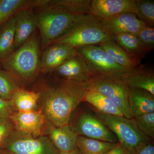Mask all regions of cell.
Wrapping results in <instances>:
<instances>
[{"label":"cell","mask_w":154,"mask_h":154,"mask_svg":"<svg viewBox=\"0 0 154 154\" xmlns=\"http://www.w3.org/2000/svg\"><path fill=\"white\" fill-rule=\"evenodd\" d=\"M10 119L17 131L34 137L48 135L53 125L48 122L41 110L15 111Z\"/></svg>","instance_id":"10"},{"label":"cell","mask_w":154,"mask_h":154,"mask_svg":"<svg viewBox=\"0 0 154 154\" xmlns=\"http://www.w3.org/2000/svg\"><path fill=\"white\" fill-rule=\"evenodd\" d=\"M88 91L86 82H73L57 77L54 82L37 91L40 94L39 109L54 126L66 125Z\"/></svg>","instance_id":"1"},{"label":"cell","mask_w":154,"mask_h":154,"mask_svg":"<svg viewBox=\"0 0 154 154\" xmlns=\"http://www.w3.org/2000/svg\"><path fill=\"white\" fill-rule=\"evenodd\" d=\"M52 72L60 79L78 82H87L91 75L85 61L78 53Z\"/></svg>","instance_id":"14"},{"label":"cell","mask_w":154,"mask_h":154,"mask_svg":"<svg viewBox=\"0 0 154 154\" xmlns=\"http://www.w3.org/2000/svg\"><path fill=\"white\" fill-rule=\"evenodd\" d=\"M0 154H13L11 152L6 150L3 149H0Z\"/></svg>","instance_id":"36"},{"label":"cell","mask_w":154,"mask_h":154,"mask_svg":"<svg viewBox=\"0 0 154 154\" xmlns=\"http://www.w3.org/2000/svg\"><path fill=\"white\" fill-rule=\"evenodd\" d=\"M24 85L11 72L0 69V97L10 101L14 93Z\"/></svg>","instance_id":"27"},{"label":"cell","mask_w":154,"mask_h":154,"mask_svg":"<svg viewBox=\"0 0 154 154\" xmlns=\"http://www.w3.org/2000/svg\"><path fill=\"white\" fill-rule=\"evenodd\" d=\"M120 78L128 88L142 89L154 95V68L149 64L140 65Z\"/></svg>","instance_id":"16"},{"label":"cell","mask_w":154,"mask_h":154,"mask_svg":"<svg viewBox=\"0 0 154 154\" xmlns=\"http://www.w3.org/2000/svg\"><path fill=\"white\" fill-rule=\"evenodd\" d=\"M99 46L116 63L128 72L140 65V61L130 55L112 38L102 42Z\"/></svg>","instance_id":"19"},{"label":"cell","mask_w":154,"mask_h":154,"mask_svg":"<svg viewBox=\"0 0 154 154\" xmlns=\"http://www.w3.org/2000/svg\"><path fill=\"white\" fill-rule=\"evenodd\" d=\"M101 23L104 29L112 36L122 33L136 35L146 24L133 13L119 14L108 19L101 20Z\"/></svg>","instance_id":"13"},{"label":"cell","mask_w":154,"mask_h":154,"mask_svg":"<svg viewBox=\"0 0 154 154\" xmlns=\"http://www.w3.org/2000/svg\"><path fill=\"white\" fill-rule=\"evenodd\" d=\"M91 0H34L33 7L37 5H49L57 7L77 14H91Z\"/></svg>","instance_id":"22"},{"label":"cell","mask_w":154,"mask_h":154,"mask_svg":"<svg viewBox=\"0 0 154 154\" xmlns=\"http://www.w3.org/2000/svg\"><path fill=\"white\" fill-rule=\"evenodd\" d=\"M33 10L40 32V47L44 50L85 15L74 14L49 5L36 6Z\"/></svg>","instance_id":"3"},{"label":"cell","mask_w":154,"mask_h":154,"mask_svg":"<svg viewBox=\"0 0 154 154\" xmlns=\"http://www.w3.org/2000/svg\"><path fill=\"white\" fill-rule=\"evenodd\" d=\"M96 115L115 135L118 142L131 150L138 152L150 138L144 134L133 119L104 114L95 110Z\"/></svg>","instance_id":"5"},{"label":"cell","mask_w":154,"mask_h":154,"mask_svg":"<svg viewBox=\"0 0 154 154\" xmlns=\"http://www.w3.org/2000/svg\"><path fill=\"white\" fill-rule=\"evenodd\" d=\"M86 82L88 90L106 96L120 109L124 117L132 118L128 104V87L120 77L92 75Z\"/></svg>","instance_id":"6"},{"label":"cell","mask_w":154,"mask_h":154,"mask_svg":"<svg viewBox=\"0 0 154 154\" xmlns=\"http://www.w3.org/2000/svg\"><path fill=\"white\" fill-rule=\"evenodd\" d=\"M40 37L35 32L11 55L0 60V64L24 86L31 84L40 72Z\"/></svg>","instance_id":"2"},{"label":"cell","mask_w":154,"mask_h":154,"mask_svg":"<svg viewBox=\"0 0 154 154\" xmlns=\"http://www.w3.org/2000/svg\"><path fill=\"white\" fill-rule=\"evenodd\" d=\"M33 0H0V27L17 12L33 8Z\"/></svg>","instance_id":"26"},{"label":"cell","mask_w":154,"mask_h":154,"mask_svg":"<svg viewBox=\"0 0 154 154\" xmlns=\"http://www.w3.org/2000/svg\"><path fill=\"white\" fill-rule=\"evenodd\" d=\"M47 136L61 154L68 152L77 147L79 136L69 123L58 127L53 125Z\"/></svg>","instance_id":"17"},{"label":"cell","mask_w":154,"mask_h":154,"mask_svg":"<svg viewBox=\"0 0 154 154\" xmlns=\"http://www.w3.org/2000/svg\"><path fill=\"white\" fill-rule=\"evenodd\" d=\"M1 149L13 154H61L47 135L34 137L15 129Z\"/></svg>","instance_id":"7"},{"label":"cell","mask_w":154,"mask_h":154,"mask_svg":"<svg viewBox=\"0 0 154 154\" xmlns=\"http://www.w3.org/2000/svg\"><path fill=\"white\" fill-rule=\"evenodd\" d=\"M111 38L130 55L140 61L147 55L135 34L122 33L113 35Z\"/></svg>","instance_id":"25"},{"label":"cell","mask_w":154,"mask_h":154,"mask_svg":"<svg viewBox=\"0 0 154 154\" xmlns=\"http://www.w3.org/2000/svg\"><path fill=\"white\" fill-rule=\"evenodd\" d=\"M61 154H82V153L79 150L77 147L75 148L73 150H72L71 151L68 152L66 153Z\"/></svg>","instance_id":"35"},{"label":"cell","mask_w":154,"mask_h":154,"mask_svg":"<svg viewBox=\"0 0 154 154\" xmlns=\"http://www.w3.org/2000/svg\"><path fill=\"white\" fill-rule=\"evenodd\" d=\"M135 14L138 19L154 28V0H135Z\"/></svg>","instance_id":"28"},{"label":"cell","mask_w":154,"mask_h":154,"mask_svg":"<svg viewBox=\"0 0 154 154\" xmlns=\"http://www.w3.org/2000/svg\"><path fill=\"white\" fill-rule=\"evenodd\" d=\"M15 26L13 16L0 27V60L15 51Z\"/></svg>","instance_id":"23"},{"label":"cell","mask_w":154,"mask_h":154,"mask_svg":"<svg viewBox=\"0 0 154 154\" xmlns=\"http://www.w3.org/2000/svg\"><path fill=\"white\" fill-rule=\"evenodd\" d=\"M15 130L10 119L0 118V149Z\"/></svg>","instance_id":"31"},{"label":"cell","mask_w":154,"mask_h":154,"mask_svg":"<svg viewBox=\"0 0 154 154\" xmlns=\"http://www.w3.org/2000/svg\"><path fill=\"white\" fill-rule=\"evenodd\" d=\"M119 143V142H107L79 136L76 145L82 154H107Z\"/></svg>","instance_id":"24"},{"label":"cell","mask_w":154,"mask_h":154,"mask_svg":"<svg viewBox=\"0 0 154 154\" xmlns=\"http://www.w3.org/2000/svg\"><path fill=\"white\" fill-rule=\"evenodd\" d=\"M139 129L149 138H154V112L132 118Z\"/></svg>","instance_id":"30"},{"label":"cell","mask_w":154,"mask_h":154,"mask_svg":"<svg viewBox=\"0 0 154 154\" xmlns=\"http://www.w3.org/2000/svg\"><path fill=\"white\" fill-rule=\"evenodd\" d=\"M1 64H0V68H1Z\"/></svg>","instance_id":"37"},{"label":"cell","mask_w":154,"mask_h":154,"mask_svg":"<svg viewBox=\"0 0 154 154\" xmlns=\"http://www.w3.org/2000/svg\"><path fill=\"white\" fill-rule=\"evenodd\" d=\"M101 22V19L91 14L85 15L51 44L66 45L78 49L83 46L99 44L112 38V35L104 29Z\"/></svg>","instance_id":"4"},{"label":"cell","mask_w":154,"mask_h":154,"mask_svg":"<svg viewBox=\"0 0 154 154\" xmlns=\"http://www.w3.org/2000/svg\"><path fill=\"white\" fill-rule=\"evenodd\" d=\"M137 153L134 151L131 150L121 143L119 144L107 154H137Z\"/></svg>","instance_id":"33"},{"label":"cell","mask_w":154,"mask_h":154,"mask_svg":"<svg viewBox=\"0 0 154 154\" xmlns=\"http://www.w3.org/2000/svg\"><path fill=\"white\" fill-rule=\"evenodd\" d=\"M77 48L64 44L51 45L44 49L40 59V72H52L65 62L76 55Z\"/></svg>","instance_id":"12"},{"label":"cell","mask_w":154,"mask_h":154,"mask_svg":"<svg viewBox=\"0 0 154 154\" xmlns=\"http://www.w3.org/2000/svg\"><path fill=\"white\" fill-rule=\"evenodd\" d=\"M39 97L40 94L38 91L22 88L14 93L10 101L14 112L36 111L39 109L38 105Z\"/></svg>","instance_id":"20"},{"label":"cell","mask_w":154,"mask_h":154,"mask_svg":"<svg viewBox=\"0 0 154 154\" xmlns=\"http://www.w3.org/2000/svg\"><path fill=\"white\" fill-rule=\"evenodd\" d=\"M77 51L85 61L91 75L120 77L128 72L109 57L99 45L83 46L78 48Z\"/></svg>","instance_id":"8"},{"label":"cell","mask_w":154,"mask_h":154,"mask_svg":"<svg viewBox=\"0 0 154 154\" xmlns=\"http://www.w3.org/2000/svg\"><path fill=\"white\" fill-rule=\"evenodd\" d=\"M15 19V51L32 36L37 28L34 11L31 8L23 9L14 16Z\"/></svg>","instance_id":"15"},{"label":"cell","mask_w":154,"mask_h":154,"mask_svg":"<svg viewBox=\"0 0 154 154\" xmlns=\"http://www.w3.org/2000/svg\"><path fill=\"white\" fill-rule=\"evenodd\" d=\"M14 112L10 101L0 97V118L10 119Z\"/></svg>","instance_id":"32"},{"label":"cell","mask_w":154,"mask_h":154,"mask_svg":"<svg viewBox=\"0 0 154 154\" xmlns=\"http://www.w3.org/2000/svg\"><path fill=\"white\" fill-rule=\"evenodd\" d=\"M70 125L79 136L107 142H119L115 135L101 119L88 110L83 111L74 124Z\"/></svg>","instance_id":"9"},{"label":"cell","mask_w":154,"mask_h":154,"mask_svg":"<svg viewBox=\"0 0 154 154\" xmlns=\"http://www.w3.org/2000/svg\"><path fill=\"white\" fill-rule=\"evenodd\" d=\"M135 0H91L90 14L101 20L123 13L135 14Z\"/></svg>","instance_id":"11"},{"label":"cell","mask_w":154,"mask_h":154,"mask_svg":"<svg viewBox=\"0 0 154 154\" xmlns=\"http://www.w3.org/2000/svg\"><path fill=\"white\" fill-rule=\"evenodd\" d=\"M84 101L88 102L100 113L123 116L120 109L110 99L99 92L88 90L84 96L83 102Z\"/></svg>","instance_id":"21"},{"label":"cell","mask_w":154,"mask_h":154,"mask_svg":"<svg viewBox=\"0 0 154 154\" xmlns=\"http://www.w3.org/2000/svg\"><path fill=\"white\" fill-rule=\"evenodd\" d=\"M128 99L132 118L154 112V95L148 91L128 88Z\"/></svg>","instance_id":"18"},{"label":"cell","mask_w":154,"mask_h":154,"mask_svg":"<svg viewBox=\"0 0 154 154\" xmlns=\"http://www.w3.org/2000/svg\"><path fill=\"white\" fill-rule=\"evenodd\" d=\"M137 154H154V146L152 142L144 145L138 152Z\"/></svg>","instance_id":"34"},{"label":"cell","mask_w":154,"mask_h":154,"mask_svg":"<svg viewBox=\"0 0 154 154\" xmlns=\"http://www.w3.org/2000/svg\"><path fill=\"white\" fill-rule=\"evenodd\" d=\"M141 46L147 54L154 48V28L145 25L136 34Z\"/></svg>","instance_id":"29"}]
</instances>
